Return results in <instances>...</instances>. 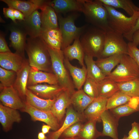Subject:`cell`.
I'll use <instances>...</instances> for the list:
<instances>
[{"instance_id":"6da1fadb","label":"cell","mask_w":139,"mask_h":139,"mask_svg":"<svg viewBox=\"0 0 139 139\" xmlns=\"http://www.w3.org/2000/svg\"><path fill=\"white\" fill-rule=\"evenodd\" d=\"M25 50L30 66L42 71H52L47 45L41 36L27 38Z\"/></svg>"},{"instance_id":"7a4b0ae2","label":"cell","mask_w":139,"mask_h":139,"mask_svg":"<svg viewBox=\"0 0 139 139\" xmlns=\"http://www.w3.org/2000/svg\"><path fill=\"white\" fill-rule=\"evenodd\" d=\"M105 34L104 30L87 24L79 38L85 54L100 58L104 47Z\"/></svg>"},{"instance_id":"3957f363","label":"cell","mask_w":139,"mask_h":139,"mask_svg":"<svg viewBox=\"0 0 139 139\" xmlns=\"http://www.w3.org/2000/svg\"><path fill=\"white\" fill-rule=\"evenodd\" d=\"M81 12L91 25L106 31L110 28L108 22V12L100 0H79Z\"/></svg>"},{"instance_id":"277c9868","label":"cell","mask_w":139,"mask_h":139,"mask_svg":"<svg viewBox=\"0 0 139 139\" xmlns=\"http://www.w3.org/2000/svg\"><path fill=\"white\" fill-rule=\"evenodd\" d=\"M47 47L50 57L53 73L57 78L59 84L71 95L75 91V87L65 66L63 51L53 49L47 45Z\"/></svg>"},{"instance_id":"5b68a950","label":"cell","mask_w":139,"mask_h":139,"mask_svg":"<svg viewBox=\"0 0 139 139\" xmlns=\"http://www.w3.org/2000/svg\"><path fill=\"white\" fill-rule=\"evenodd\" d=\"M77 13V12H72L65 17L57 14L59 27L62 38V50L75 39L80 38L87 26L86 24L80 27L76 26L75 22L79 16Z\"/></svg>"},{"instance_id":"8992f818","label":"cell","mask_w":139,"mask_h":139,"mask_svg":"<svg viewBox=\"0 0 139 139\" xmlns=\"http://www.w3.org/2000/svg\"><path fill=\"white\" fill-rule=\"evenodd\" d=\"M117 67L106 78L116 82L121 83L139 78V67L127 54H123Z\"/></svg>"},{"instance_id":"52a82bcc","label":"cell","mask_w":139,"mask_h":139,"mask_svg":"<svg viewBox=\"0 0 139 139\" xmlns=\"http://www.w3.org/2000/svg\"><path fill=\"white\" fill-rule=\"evenodd\" d=\"M103 5L108 12V22L110 28L123 35L133 29L137 18L138 11L133 16L128 17L114 8Z\"/></svg>"},{"instance_id":"ba28073f","label":"cell","mask_w":139,"mask_h":139,"mask_svg":"<svg viewBox=\"0 0 139 139\" xmlns=\"http://www.w3.org/2000/svg\"><path fill=\"white\" fill-rule=\"evenodd\" d=\"M105 32L104 47L100 58L117 55H127L128 43L123 35L110 28Z\"/></svg>"},{"instance_id":"9c48e42d","label":"cell","mask_w":139,"mask_h":139,"mask_svg":"<svg viewBox=\"0 0 139 139\" xmlns=\"http://www.w3.org/2000/svg\"><path fill=\"white\" fill-rule=\"evenodd\" d=\"M25 106L21 111L26 112L30 116L34 121L43 122L50 126L53 131H56L61 125L51 111H46L38 109L25 102Z\"/></svg>"},{"instance_id":"30bf717a","label":"cell","mask_w":139,"mask_h":139,"mask_svg":"<svg viewBox=\"0 0 139 139\" xmlns=\"http://www.w3.org/2000/svg\"><path fill=\"white\" fill-rule=\"evenodd\" d=\"M0 88V100L3 105L20 111L24 108L25 101L13 86Z\"/></svg>"},{"instance_id":"8fae6325","label":"cell","mask_w":139,"mask_h":139,"mask_svg":"<svg viewBox=\"0 0 139 139\" xmlns=\"http://www.w3.org/2000/svg\"><path fill=\"white\" fill-rule=\"evenodd\" d=\"M10 28V46L16 50V53L24 56L27 35L20 23H15Z\"/></svg>"},{"instance_id":"7c38bea8","label":"cell","mask_w":139,"mask_h":139,"mask_svg":"<svg viewBox=\"0 0 139 139\" xmlns=\"http://www.w3.org/2000/svg\"><path fill=\"white\" fill-rule=\"evenodd\" d=\"M66 114L65 118L60 127L56 131L49 132L46 139H59L63 132L72 125L86 119L83 114L79 113L70 106L66 110Z\"/></svg>"},{"instance_id":"4fadbf2b","label":"cell","mask_w":139,"mask_h":139,"mask_svg":"<svg viewBox=\"0 0 139 139\" xmlns=\"http://www.w3.org/2000/svg\"><path fill=\"white\" fill-rule=\"evenodd\" d=\"M27 88L37 96L44 99L56 98L63 91L66 90L59 84L45 83L28 86Z\"/></svg>"},{"instance_id":"5bb4252c","label":"cell","mask_w":139,"mask_h":139,"mask_svg":"<svg viewBox=\"0 0 139 139\" xmlns=\"http://www.w3.org/2000/svg\"><path fill=\"white\" fill-rule=\"evenodd\" d=\"M44 83L51 85L59 84L57 78L53 73L42 71L36 67H31L27 86Z\"/></svg>"},{"instance_id":"9a60e30c","label":"cell","mask_w":139,"mask_h":139,"mask_svg":"<svg viewBox=\"0 0 139 139\" xmlns=\"http://www.w3.org/2000/svg\"><path fill=\"white\" fill-rule=\"evenodd\" d=\"M27 60L24 56L11 52L0 53V65L2 67L17 73L24 66Z\"/></svg>"},{"instance_id":"2e32d148","label":"cell","mask_w":139,"mask_h":139,"mask_svg":"<svg viewBox=\"0 0 139 139\" xmlns=\"http://www.w3.org/2000/svg\"><path fill=\"white\" fill-rule=\"evenodd\" d=\"M108 98L99 96L95 98L84 110L83 115L87 120L101 121L100 117L106 110Z\"/></svg>"},{"instance_id":"e0dca14e","label":"cell","mask_w":139,"mask_h":139,"mask_svg":"<svg viewBox=\"0 0 139 139\" xmlns=\"http://www.w3.org/2000/svg\"><path fill=\"white\" fill-rule=\"evenodd\" d=\"M22 21L20 24L29 37H35L41 36L42 31L41 13L38 10Z\"/></svg>"},{"instance_id":"ac0fdd59","label":"cell","mask_w":139,"mask_h":139,"mask_svg":"<svg viewBox=\"0 0 139 139\" xmlns=\"http://www.w3.org/2000/svg\"><path fill=\"white\" fill-rule=\"evenodd\" d=\"M21 119L17 110L4 106L0 103V122L5 132L11 130L13 123H20Z\"/></svg>"},{"instance_id":"d6986e66","label":"cell","mask_w":139,"mask_h":139,"mask_svg":"<svg viewBox=\"0 0 139 139\" xmlns=\"http://www.w3.org/2000/svg\"><path fill=\"white\" fill-rule=\"evenodd\" d=\"M71 94L66 90H64L57 97L50 111L61 125L66 109L71 105Z\"/></svg>"},{"instance_id":"ffe728a7","label":"cell","mask_w":139,"mask_h":139,"mask_svg":"<svg viewBox=\"0 0 139 139\" xmlns=\"http://www.w3.org/2000/svg\"><path fill=\"white\" fill-rule=\"evenodd\" d=\"M49 1L40 8L42 31L44 30L58 28L57 15L54 9L49 4Z\"/></svg>"},{"instance_id":"44dd1931","label":"cell","mask_w":139,"mask_h":139,"mask_svg":"<svg viewBox=\"0 0 139 139\" xmlns=\"http://www.w3.org/2000/svg\"><path fill=\"white\" fill-rule=\"evenodd\" d=\"M103 129L102 136L110 137L113 139H119L118 126L119 120L115 118L109 110H106L101 115Z\"/></svg>"},{"instance_id":"7402d4cb","label":"cell","mask_w":139,"mask_h":139,"mask_svg":"<svg viewBox=\"0 0 139 139\" xmlns=\"http://www.w3.org/2000/svg\"><path fill=\"white\" fill-rule=\"evenodd\" d=\"M30 68L28 60H27L23 67L17 73L16 77L13 86L24 101L25 100L28 76Z\"/></svg>"},{"instance_id":"603a6c76","label":"cell","mask_w":139,"mask_h":139,"mask_svg":"<svg viewBox=\"0 0 139 139\" xmlns=\"http://www.w3.org/2000/svg\"><path fill=\"white\" fill-rule=\"evenodd\" d=\"M49 4L57 14L69 12H81L79 0H54L49 1Z\"/></svg>"},{"instance_id":"cb8c5ba5","label":"cell","mask_w":139,"mask_h":139,"mask_svg":"<svg viewBox=\"0 0 139 139\" xmlns=\"http://www.w3.org/2000/svg\"><path fill=\"white\" fill-rule=\"evenodd\" d=\"M64 63L72 77L75 87L77 90L81 89L87 78L86 67L85 66L80 68L74 66L71 64L69 60L65 57Z\"/></svg>"},{"instance_id":"d4e9b609","label":"cell","mask_w":139,"mask_h":139,"mask_svg":"<svg viewBox=\"0 0 139 139\" xmlns=\"http://www.w3.org/2000/svg\"><path fill=\"white\" fill-rule=\"evenodd\" d=\"M95 98L88 95L83 90L81 89L75 90L71 94V104L73 105L77 111L83 114L85 109Z\"/></svg>"},{"instance_id":"484cf974","label":"cell","mask_w":139,"mask_h":139,"mask_svg":"<svg viewBox=\"0 0 139 139\" xmlns=\"http://www.w3.org/2000/svg\"><path fill=\"white\" fill-rule=\"evenodd\" d=\"M7 4L8 7L22 12L27 18L35 10L39 9L36 0L27 1L19 0H1Z\"/></svg>"},{"instance_id":"4316f807","label":"cell","mask_w":139,"mask_h":139,"mask_svg":"<svg viewBox=\"0 0 139 139\" xmlns=\"http://www.w3.org/2000/svg\"><path fill=\"white\" fill-rule=\"evenodd\" d=\"M79 38L75 39L72 45H69L63 51L65 57L69 60L76 59L81 66H85L84 62L85 54Z\"/></svg>"},{"instance_id":"83f0119b","label":"cell","mask_w":139,"mask_h":139,"mask_svg":"<svg viewBox=\"0 0 139 139\" xmlns=\"http://www.w3.org/2000/svg\"><path fill=\"white\" fill-rule=\"evenodd\" d=\"M40 36L48 46L55 49L61 50L62 38L59 28L43 30Z\"/></svg>"},{"instance_id":"f1b7e54d","label":"cell","mask_w":139,"mask_h":139,"mask_svg":"<svg viewBox=\"0 0 139 139\" xmlns=\"http://www.w3.org/2000/svg\"><path fill=\"white\" fill-rule=\"evenodd\" d=\"M56 98L53 99H42L27 89L25 102L38 109L50 111Z\"/></svg>"},{"instance_id":"f546056e","label":"cell","mask_w":139,"mask_h":139,"mask_svg":"<svg viewBox=\"0 0 139 139\" xmlns=\"http://www.w3.org/2000/svg\"><path fill=\"white\" fill-rule=\"evenodd\" d=\"M84 62L86 65L87 77L97 82H99L106 78V76L96 64L92 56L85 54Z\"/></svg>"},{"instance_id":"4dcf8cb0","label":"cell","mask_w":139,"mask_h":139,"mask_svg":"<svg viewBox=\"0 0 139 139\" xmlns=\"http://www.w3.org/2000/svg\"><path fill=\"white\" fill-rule=\"evenodd\" d=\"M122 55H117L104 58H98L95 62L106 77L110 74L112 69L120 63Z\"/></svg>"},{"instance_id":"1f68e13d","label":"cell","mask_w":139,"mask_h":139,"mask_svg":"<svg viewBox=\"0 0 139 139\" xmlns=\"http://www.w3.org/2000/svg\"><path fill=\"white\" fill-rule=\"evenodd\" d=\"M105 5L115 8L123 10L130 16H133L139 10L137 6L131 0H100Z\"/></svg>"},{"instance_id":"d6a6232c","label":"cell","mask_w":139,"mask_h":139,"mask_svg":"<svg viewBox=\"0 0 139 139\" xmlns=\"http://www.w3.org/2000/svg\"><path fill=\"white\" fill-rule=\"evenodd\" d=\"M97 84L99 97L108 99L119 90L117 83L106 77Z\"/></svg>"},{"instance_id":"836d02e7","label":"cell","mask_w":139,"mask_h":139,"mask_svg":"<svg viewBox=\"0 0 139 139\" xmlns=\"http://www.w3.org/2000/svg\"><path fill=\"white\" fill-rule=\"evenodd\" d=\"M97 122L95 120H87L83 124L77 137L78 139H97L102 136V132L99 131L96 128Z\"/></svg>"},{"instance_id":"e575fe53","label":"cell","mask_w":139,"mask_h":139,"mask_svg":"<svg viewBox=\"0 0 139 139\" xmlns=\"http://www.w3.org/2000/svg\"><path fill=\"white\" fill-rule=\"evenodd\" d=\"M117 84L119 90L124 94L131 97H139V78Z\"/></svg>"},{"instance_id":"d590c367","label":"cell","mask_w":139,"mask_h":139,"mask_svg":"<svg viewBox=\"0 0 139 139\" xmlns=\"http://www.w3.org/2000/svg\"><path fill=\"white\" fill-rule=\"evenodd\" d=\"M131 98L119 90L108 99L106 110L127 103Z\"/></svg>"},{"instance_id":"8d00e7d4","label":"cell","mask_w":139,"mask_h":139,"mask_svg":"<svg viewBox=\"0 0 139 139\" xmlns=\"http://www.w3.org/2000/svg\"><path fill=\"white\" fill-rule=\"evenodd\" d=\"M17 76V73L13 71L0 67V88L13 86Z\"/></svg>"},{"instance_id":"74e56055","label":"cell","mask_w":139,"mask_h":139,"mask_svg":"<svg viewBox=\"0 0 139 139\" xmlns=\"http://www.w3.org/2000/svg\"><path fill=\"white\" fill-rule=\"evenodd\" d=\"M82 122H76L65 130L60 136V139H66L77 137L83 127Z\"/></svg>"},{"instance_id":"f35d334b","label":"cell","mask_w":139,"mask_h":139,"mask_svg":"<svg viewBox=\"0 0 139 139\" xmlns=\"http://www.w3.org/2000/svg\"><path fill=\"white\" fill-rule=\"evenodd\" d=\"M109 111L118 120L121 117L128 116L137 111L129 107L128 103L110 109Z\"/></svg>"},{"instance_id":"ab89813d","label":"cell","mask_w":139,"mask_h":139,"mask_svg":"<svg viewBox=\"0 0 139 139\" xmlns=\"http://www.w3.org/2000/svg\"><path fill=\"white\" fill-rule=\"evenodd\" d=\"M84 85L83 90L88 95L94 98L99 97L97 82L87 77Z\"/></svg>"},{"instance_id":"60d3db41","label":"cell","mask_w":139,"mask_h":139,"mask_svg":"<svg viewBox=\"0 0 139 139\" xmlns=\"http://www.w3.org/2000/svg\"><path fill=\"white\" fill-rule=\"evenodd\" d=\"M127 55L132 58L139 67V49L132 42L128 43Z\"/></svg>"},{"instance_id":"b9f144b4","label":"cell","mask_w":139,"mask_h":139,"mask_svg":"<svg viewBox=\"0 0 139 139\" xmlns=\"http://www.w3.org/2000/svg\"><path fill=\"white\" fill-rule=\"evenodd\" d=\"M134 139H139V123L134 122L132 124V128L128 133V136Z\"/></svg>"},{"instance_id":"7bdbcfd3","label":"cell","mask_w":139,"mask_h":139,"mask_svg":"<svg viewBox=\"0 0 139 139\" xmlns=\"http://www.w3.org/2000/svg\"><path fill=\"white\" fill-rule=\"evenodd\" d=\"M138 29H139V10L138 11L137 18L134 28L130 32L123 35L124 38L129 42H132V37L133 34Z\"/></svg>"},{"instance_id":"ee69618b","label":"cell","mask_w":139,"mask_h":139,"mask_svg":"<svg viewBox=\"0 0 139 139\" xmlns=\"http://www.w3.org/2000/svg\"><path fill=\"white\" fill-rule=\"evenodd\" d=\"M11 52L7 46L5 37L3 34L0 33V53Z\"/></svg>"},{"instance_id":"f6af8a7d","label":"cell","mask_w":139,"mask_h":139,"mask_svg":"<svg viewBox=\"0 0 139 139\" xmlns=\"http://www.w3.org/2000/svg\"><path fill=\"white\" fill-rule=\"evenodd\" d=\"M3 13L5 17L11 19L14 23H16L14 14L13 8L8 7L3 8Z\"/></svg>"},{"instance_id":"bcb514c9","label":"cell","mask_w":139,"mask_h":139,"mask_svg":"<svg viewBox=\"0 0 139 139\" xmlns=\"http://www.w3.org/2000/svg\"><path fill=\"white\" fill-rule=\"evenodd\" d=\"M128 106L132 108L137 110L139 105V97H131L128 103Z\"/></svg>"},{"instance_id":"7dc6e473","label":"cell","mask_w":139,"mask_h":139,"mask_svg":"<svg viewBox=\"0 0 139 139\" xmlns=\"http://www.w3.org/2000/svg\"><path fill=\"white\" fill-rule=\"evenodd\" d=\"M13 11L14 17L16 20H18L21 21L24 20L25 16L22 12L14 8Z\"/></svg>"},{"instance_id":"c3c4849f","label":"cell","mask_w":139,"mask_h":139,"mask_svg":"<svg viewBox=\"0 0 139 139\" xmlns=\"http://www.w3.org/2000/svg\"><path fill=\"white\" fill-rule=\"evenodd\" d=\"M132 42L137 46L139 45V29L135 31L133 34Z\"/></svg>"},{"instance_id":"681fc988","label":"cell","mask_w":139,"mask_h":139,"mask_svg":"<svg viewBox=\"0 0 139 139\" xmlns=\"http://www.w3.org/2000/svg\"><path fill=\"white\" fill-rule=\"evenodd\" d=\"M51 129V127L46 124H43L41 128V132L45 134L49 132V131Z\"/></svg>"},{"instance_id":"f907efd6","label":"cell","mask_w":139,"mask_h":139,"mask_svg":"<svg viewBox=\"0 0 139 139\" xmlns=\"http://www.w3.org/2000/svg\"><path fill=\"white\" fill-rule=\"evenodd\" d=\"M47 136L45 134L42 132H40L38 133V139H46Z\"/></svg>"},{"instance_id":"816d5d0a","label":"cell","mask_w":139,"mask_h":139,"mask_svg":"<svg viewBox=\"0 0 139 139\" xmlns=\"http://www.w3.org/2000/svg\"><path fill=\"white\" fill-rule=\"evenodd\" d=\"M121 139H134L132 138H131L128 136H127L126 135H125L124 136V137Z\"/></svg>"},{"instance_id":"f5cc1de1","label":"cell","mask_w":139,"mask_h":139,"mask_svg":"<svg viewBox=\"0 0 139 139\" xmlns=\"http://www.w3.org/2000/svg\"><path fill=\"white\" fill-rule=\"evenodd\" d=\"M66 139H78V138L77 137H76L74 138H67Z\"/></svg>"},{"instance_id":"db71d44e","label":"cell","mask_w":139,"mask_h":139,"mask_svg":"<svg viewBox=\"0 0 139 139\" xmlns=\"http://www.w3.org/2000/svg\"><path fill=\"white\" fill-rule=\"evenodd\" d=\"M137 111H139V105L138 106V107L137 109Z\"/></svg>"},{"instance_id":"11a10c76","label":"cell","mask_w":139,"mask_h":139,"mask_svg":"<svg viewBox=\"0 0 139 139\" xmlns=\"http://www.w3.org/2000/svg\"><path fill=\"white\" fill-rule=\"evenodd\" d=\"M23 139V138H21V139Z\"/></svg>"}]
</instances>
